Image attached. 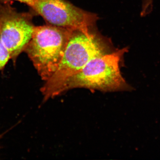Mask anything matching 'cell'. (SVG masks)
Returning a JSON list of instances; mask_svg holds the SVG:
<instances>
[{
  "label": "cell",
  "mask_w": 160,
  "mask_h": 160,
  "mask_svg": "<svg viewBox=\"0 0 160 160\" xmlns=\"http://www.w3.org/2000/svg\"><path fill=\"white\" fill-rule=\"evenodd\" d=\"M10 59L11 57L9 52L0 38V71L5 68Z\"/></svg>",
  "instance_id": "6"
},
{
  "label": "cell",
  "mask_w": 160,
  "mask_h": 160,
  "mask_svg": "<svg viewBox=\"0 0 160 160\" xmlns=\"http://www.w3.org/2000/svg\"><path fill=\"white\" fill-rule=\"evenodd\" d=\"M18 1L20 2L24 3L26 4L27 6H29L30 8H32L35 5L36 3L37 2L38 0H0L1 2L6 3L11 1Z\"/></svg>",
  "instance_id": "8"
},
{
  "label": "cell",
  "mask_w": 160,
  "mask_h": 160,
  "mask_svg": "<svg viewBox=\"0 0 160 160\" xmlns=\"http://www.w3.org/2000/svg\"><path fill=\"white\" fill-rule=\"evenodd\" d=\"M92 29L72 30L57 69L40 89L44 102L61 94L66 82L92 59L115 50L110 39Z\"/></svg>",
  "instance_id": "1"
},
{
  "label": "cell",
  "mask_w": 160,
  "mask_h": 160,
  "mask_svg": "<svg viewBox=\"0 0 160 160\" xmlns=\"http://www.w3.org/2000/svg\"><path fill=\"white\" fill-rule=\"evenodd\" d=\"M128 51L129 47H124L92 59L66 82L61 93L77 88L104 92L131 90V87L126 83L120 70L121 62Z\"/></svg>",
  "instance_id": "2"
},
{
  "label": "cell",
  "mask_w": 160,
  "mask_h": 160,
  "mask_svg": "<svg viewBox=\"0 0 160 160\" xmlns=\"http://www.w3.org/2000/svg\"><path fill=\"white\" fill-rule=\"evenodd\" d=\"M154 0H142L141 16L145 17L151 13L153 10Z\"/></svg>",
  "instance_id": "7"
},
{
  "label": "cell",
  "mask_w": 160,
  "mask_h": 160,
  "mask_svg": "<svg viewBox=\"0 0 160 160\" xmlns=\"http://www.w3.org/2000/svg\"><path fill=\"white\" fill-rule=\"evenodd\" d=\"M73 30L49 24L35 26L25 51L45 82L57 69Z\"/></svg>",
  "instance_id": "3"
},
{
  "label": "cell",
  "mask_w": 160,
  "mask_h": 160,
  "mask_svg": "<svg viewBox=\"0 0 160 160\" xmlns=\"http://www.w3.org/2000/svg\"><path fill=\"white\" fill-rule=\"evenodd\" d=\"M32 14L18 12L8 3L0 5V38L14 63L32 37Z\"/></svg>",
  "instance_id": "4"
},
{
  "label": "cell",
  "mask_w": 160,
  "mask_h": 160,
  "mask_svg": "<svg viewBox=\"0 0 160 160\" xmlns=\"http://www.w3.org/2000/svg\"><path fill=\"white\" fill-rule=\"evenodd\" d=\"M2 135H0V138H1L2 137ZM0 148H1V147H0Z\"/></svg>",
  "instance_id": "9"
},
{
  "label": "cell",
  "mask_w": 160,
  "mask_h": 160,
  "mask_svg": "<svg viewBox=\"0 0 160 160\" xmlns=\"http://www.w3.org/2000/svg\"><path fill=\"white\" fill-rule=\"evenodd\" d=\"M49 25L71 29H88L96 25L98 15L66 0H38L32 8Z\"/></svg>",
  "instance_id": "5"
}]
</instances>
